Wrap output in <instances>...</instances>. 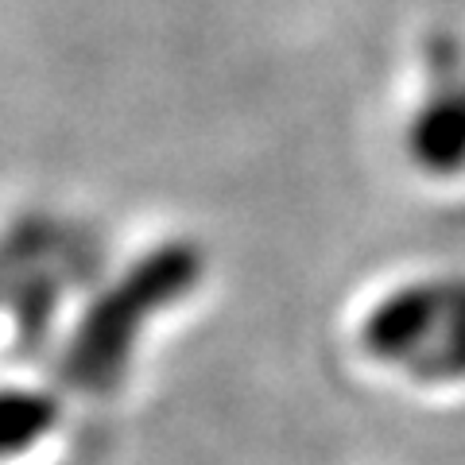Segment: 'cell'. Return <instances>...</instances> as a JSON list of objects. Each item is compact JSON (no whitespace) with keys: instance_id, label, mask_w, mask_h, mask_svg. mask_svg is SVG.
Instances as JSON below:
<instances>
[{"instance_id":"obj_3","label":"cell","mask_w":465,"mask_h":465,"mask_svg":"<svg viewBox=\"0 0 465 465\" xmlns=\"http://www.w3.org/2000/svg\"><path fill=\"white\" fill-rule=\"evenodd\" d=\"M403 148L407 159L430 179L465 174V74L430 82L427 97L403 128Z\"/></svg>"},{"instance_id":"obj_4","label":"cell","mask_w":465,"mask_h":465,"mask_svg":"<svg viewBox=\"0 0 465 465\" xmlns=\"http://www.w3.org/2000/svg\"><path fill=\"white\" fill-rule=\"evenodd\" d=\"M407 376L419 384H458L465 381V275H450L446 311L439 318V330L419 353Z\"/></svg>"},{"instance_id":"obj_6","label":"cell","mask_w":465,"mask_h":465,"mask_svg":"<svg viewBox=\"0 0 465 465\" xmlns=\"http://www.w3.org/2000/svg\"><path fill=\"white\" fill-rule=\"evenodd\" d=\"M423 66L430 82H450L465 74V43L454 32H434L423 47Z\"/></svg>"},{"instance_id":"obj_2","label":"cell","mask_w":465,"mask_h":465,"mask_svg":"<svg viewBox=\"0 0 465 465\" xmlns=\"http://www.w3.org/2000/svg\"><path fill=\"white\" fill-rule=\"evenodd\" d=\"M446 295H450V275H427V280L391 287L361 318V330H357L361 349L372 361H381V365L407 369L427 349L434 330H439Z\"/></svg>"},{"instance_id":"obj_5","label":"cell","mask_w":465,"mask_h":465,"mask_svg":"<svg viewBox=\"0 0 465 465\" xmlns=\"http://www.w3.org/2000/svg\"><path fill=\"white\" fill-rule=\"evenodd\" d=\"M58 423V400L39 388H0V461L32 450Z\"/></svg>"},{"instance_id":"obj_1","label":"cell","mask_w":465,"mask_h":465,"mask_svg":"<svg viewBox=\"0 0 465 465\" xmlns=\"http://www.w3.org/2000/svg\"><path fill=\"white\" fill-rule=\"evenodd\" d=\"M202 275H206V252L186 237L163 241L133 260V268L101 291L90 311L78 318L63 357L66 384L82 391H105L121 381L148 322L171 311L174 302L191 299L202 287Z\"/></svg>"}]
</instances>
